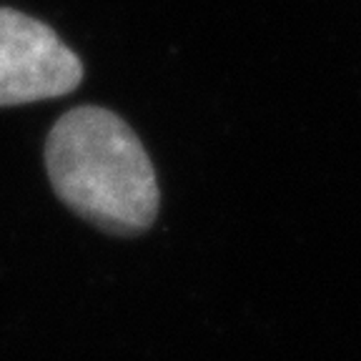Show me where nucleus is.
I'll return each mask as SVG.
<instances>
[{
  "label": "nucleus",
  "mask_w": 361,
  "mask_h": 361,
  "mask_svg": "<svg viewBox=\"0 0 361 361\" xmlns=\"http://www.w3.org/2000/svg\"><path fill=\"white\" fill-rule=\"evenodd\" d=\"M45 171L75 216L113 236H138L158 216L161 191L141 138L101 106L63 113L45 141Z\"/></svg>",
  "instance_id": "nucleus-1"
},
{
  "label": "nucleus",
  "mask_w": 361,
  "mask_h": 361,
  "mask_svg": "<svg viewBox=\"0 0 361 361\" xmlns=\"http://www.w3.org/2000/svg\"><path fill=\"white\" fill-rule=\"evenodd\" d=\"M83 80V63L43 20L0 6V108L61 98Z\"/></svg>",
  "instance_id": "nucleus-2"
}]
</instances>
